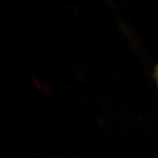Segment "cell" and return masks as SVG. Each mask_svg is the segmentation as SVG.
<instances>
[{"label":"cell","instance_id":"6da1fadb","mask_svg":"<svg viewBox=\"0 0 158 158\" xmlns=\"http://www.w3.org/2000/svg\"><path fill=\"white\" fill-rule=\"evenodd\" d=\"M155 77H156V84H157V88H158V64L156 65V69H155Z\"/></svg>","mask_w":158,"mask_h":158}]
</instances>
